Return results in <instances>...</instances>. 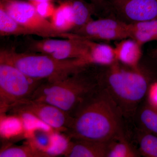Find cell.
<instances>
[{"label": "cell", "instance_id": "5b68a950", "mask_svg": "<svg viewBox=\"0 0 157 157\" xmlns=\"http://www.w3.org/2000/svg\"><path fill=\"white\" fill-rule=\"evenodd\" d=\"M42 81L32 79L13 65L0 61L1 114L17 102L30 98Z\"/></svg>", "mask_w": 157, "mask_h": 157}, {"label": "cell", "instance_id": "7c38bea8", "mask_svg": "<svg viewBox=\"0 0 157 157\" xmlns=\"http://www.w3.org/2000/svg\"><path fill=\"white\" fill-rule=\"evenodd\" d=\"M142 46L137 41L130 38L118 41L113 47L117 61L128 67H140Z\"/></svg>", "mask_w": 157, "mask_h": 157}, {"label": "cell", "instance_id": "8992f818", "mask_svg": "<svg viewBox=\"0 0 157 157\" xmlns=\"http://www.w3.org/2000/svg\"><path fill=\"white\" fill-rule=\"evenodd\" d=\"M0 7L23 26L42 38L69 39L72 33H62L53 26L51 21L37 12L33 4L23 0H0Z\"/></svg>", "mask_w": 157, "mask_h": 157}, {"label": "cell", "instance_id": "7a4b0ae2", "mask_svg": "<svg viewBox=\"0 0 157 157\" xmlns=\"http://www.w3.org/2000/svg\"><path fill=\"white\" fill-rule=\"evenodd\" d=\"M97 72L98 83L119 108L124 118L135 117L140 103L147 95L151 78L139 67H128L116 62Z\"/></svg>", "mask_w": 157, "mask_h": 157}, {"label": "cell", "instance_id": "d4e9b609", "mask_svg": "<svg viewBox=\"0 0 157 157\" xmlns=\"http://www.w3.org/2000/svg\"><path fill=\"white\" fill-rule=\"evenodd\" d=\"M97 7H104L108 5L107 0H89Z\"/></svg>", "mask_w": 157, "mask_h": 157}, {"label": "cell", "instance_id": "8fae6325", "mask_svg": "<svg viewBox=\"0 0 157 157\" xmlns=\"http://www.w3.org/2000/svg\"><path fill=\"white\" fill-rule=\"evenodd\" d=\"M108 143L84 139H69L63 155L66 157H106Z\"/></svg>", "mask_w": 157, "mask_h": 157}, {"label": "cell", "instance_id": "4316f807", "mask_svg": "<svg viewBox=\"0 0 157 157\" xmlns=\"http://www.w3.org/2000/svg\"><path fill=\"white\" fill-rule=\"evenodd\" d=\"M154 56L155 57L156 59H157V48H156L155 50L154 51Z\"/></svg>", "mask_w": 157, "mask_h": 157}, {"label": "cell", "instance_id": "484cf974", "mask_svg": "<svg viewBox=\"0 0 157 157\" xmlns=\"http://www.w3.org/2000/svg\"><path fill=\"white\" fill-rule=\"evenodd\" d=\"M23 1H26V2H29L32 4L38 2H43V1H48V2H52V3H57L60 4L64 1V0H23Z\"/></svg>", "mask_w": 157, "mask_h": 157}, {"label": "cell", "instance_id": "277c9868", "mask_svg": "<svg viewBox=\"0 0 157 157\" xmlns=\"http://www.w3.org/2000/svg\"><path fill=\"white\" fill-rule=\"evenodd\" d=\"M0 61L13 65L36 80L59 78L88 66L81 59H58L43 54L18 51L14 48H1Z\"/></svg>", "mask_w": 157, "mask_h": 157}, {"label": "cell", "instance_id": "30bf717a", "mask_svg": "<svg viewBox=\"0 0 157 157\" xmlns=\"http://www.w3.org/2000/svg\"><path fill=\"white\" fill-rule=\"evenodd\" d=\"M127 23L157 19V0H107Z\"/></svg>", "mask_w": 157, "mask_h": 157}, {"label": "cell", "instance_id": "4fadbf2b", "mask_svg": "<svg viewBox=\"0 0 157 157\" xmlns=\"http://www.w3.org/2000/svg\"><path fill=\"white\" fill-rule=\"evenodd\" d=\"M87 41L88 48L87 56L85 59L87 64L105 67L117 61L114 47L88 39Z\"/></svg>", "mask_w": 157, "mask_h": 157}, {"label": "cell", "instance_id": "ba28073f", "mask_svg": "<svg viewBox=\"0 0 157 157\" xmlns=\"http://www.w3.org/2000/svg\"><path fill=\"white\" fill-rule=\"evenodd\" d=\"M7 113L11 115H29L36 118L54 129L63 133L71 121V116L53 105L33 99L23 100L14 104Z\"/></svg>", "mask_w": 157, "mask_h": 157}, {"label": "cell", "instance_id": "52a82bcc", "mask_svg": "<svg viewBox=\"0 0 157 157\" xmlns=\"http://www.w3.org/2000/svg\"><path fill=\"white\" fill-rule=\"evenodd\" d=\"M73 34L69 39H36L28 36L23 43L22 52L43 54L58 59H81L84 60L88 52L87 39Z\"/></svg>", "mask_w": 157, "mask_h": 157}, {"label": "cell", "instance_id": "e0dca14e", "mask_svg": "<svg viewBox=\"0 0 157 157\" xmlns=\"http://www.w3.org/2000/svg\"><path fill=\"white\" fill-rule=\"evenodd\" d=\"M0 35L9 36H31L33 33L28 29L21 25L0 7Z\"/></svg>", "mask_w": 157, "mask_h": 157}, {"label": "cell", "instance_id": "5bb4252c", "mask_svg": "<svg viewBox=\"0 0 157 157\" xmlns=\"http://www.w3.org/2000/svg\"><path fill=\"white\" fill-rule=\"evenodd\" d=\"M128 23V38L142 46L147 42L157 41V19Z\"/></svg>", "mask_w": 157, "mask_h": 157}, {"label": "cell", "instance_id": "9c48e42d", "mask_svg": "<svg viewBox=\"0 0 157 157\" xmlns=\"http://www.w3.org/2000/svg\"><path fill=\"white\" fill-rule=\"evenodd\" d=\"M128 25L114 18L93 19L72 33L94 41H119L128 38Z\"/></svg>", "mask_w": 157, "mask_h": 157}, {"label": "cell", "instance_id": "44dd1931", "mask_svg": "<svg viewBox=\"0 0 157 157\" xmlns=\"http://www.w3.org/2000/svg\"><path fill=\"white\" fill-rule=\"evenodd\" d=\"M137 152L128 143L125 137L115 139L109 142L106 157H136Z\"/></svg>", "mask_w": 157, "mask_h": 157}, {"label": "cell", "instance_id": "603a6c76", "mask_svg": "<svg viewBox=\"0 0 157 157\" xmlns=\"http://www.w3.org/2000/svg\"><path fill=\"white\" fill-rule=\"evenodd\" d=\"M33 4L36 7L38 13L47 19L48 17H51L56 9L54 3L48 1L38 2Z\"/></svg>", "mask_w": 157, "mask_h": 157}, {"label": "cell", "instance_id": "6da1fadb", "mask_svg": "<svg viewBox=\"0 0 157 157\" xmlns=\"http://www.w3.org/2000/svg\"><path fill=\"white\" fill-rule=\"evenodd\" d=\"M63 132L69 139L109 143L124 137L123 116L104 88L98 87L86 97L71 115Z\"/></svg>", "mask_w": 157, "mask_h": 157}, {"label": "cell", "instance_id": "cb8c5ba5", "mask_svg": "<svg viewBox=\"0 0 157 157\" xmlns=\"http://www.w3.org/2000/svg\"><path fill=\"white\" fill-rule=\"evenodd\" d=\"M147 102L153 107L157 108V81L152 82L147 90Z\"/></svg>", "mask_w": 157, "mask_h": 157}, {"label": "cell", "instance_id": "9a60e30c", "mask_svg": "<svg viewBox=\"0 0 157 157\" xmlns=\"http://www.w3.org/2000/svg\"><path fill=\"white\" fill-rule=\"evenodd\" d=\"M51 17V22L56 29L62 33H71L74 29L73 14L69 0L59 4Z\"/></svg>", "mask_w": 157, "mask_h": 157}, {"label": "cell", "instance_id": "ac0fdd59", "mask_svg": "<svg viewBox=\"0 0 157 157\" xmlns=\"http://www.w3.org/2000/svg\"><path fill=\"white\" fill-rule=\"evenodd\" d=\"M48 152L36 148L30 143L21 145H12L5 147L0 151V157H52Z\"/></svg>", "mask_w": 157, "mask_h": 157}, {"label": "cell", "instance_id": "ffe728a7", "mask_svg": "<svg viewBox=\"0 0 157 157\" xmlns=\"http://www.w3.org/2000/svg\"><path fill=\"white\" fill-rule=\"evenodd\" d=\"M139 153L145 157H157V136L144 130L137 129Z\"/></svg>", "mask_w": 157, "mask_h": 157}, {"label": "cell", "instance_id": "7402d4cb", "mask_svg": "<svg viewBox=\"0 0 157 157\" xmlns=\"http://www.w3.org/2000/svg\"><path fill=\"white\" fill-rule=\"evenodd\" d=\"M30 143L42 151L48 152L53 146V138L50 132L41 128L34 130Z\"/></svg>", "mask_w": 157, "mask_h": 157}, {"label": "cell", "instance_id": "3957f363", "mask_svg": "<svg viewBox=\"0 0 157 157\" xmlns=\"http://www.w3.org/2000/svg\"><path fill=\"white\" fill-rule=\"evenodd\" d=\"M91 65L59 78L43 80L29 99L51 104L71 116L99 86L97 72L89 70Z\"/></svg>", "mask_w": 157, "mask_h": 157}, {"label": "cell", "instance_id": "d6986e66", "mask_svg": "<svg viewBox=\"0 0 157 157\" xmlns=\"http://www.w3.org/2000/svg\"><path fill=\"white\" fill-rule=\"evenodd\" d=\"M137 109L136 114L139 128L157 136V108L148 103Z\"/></svg>", "mask_w": 157, "mask_h": 157}, {"label": "cell", "instance_id": "2e32d148", "mask_svg": "<svg viewBox=\"0 0 157 157\" xmlns=\"http://www.w3.org/2000/svg\"><path fill=\"white\" fill-rule=\"evenodd\" d=\"M73 14L74 29L73 31L80 28L93 20L96 6L93 3L84 0H69ZM71 32V33H72Z\"/></svg>", "mask_w": 157, "mask_h": 157}]
</instances>
